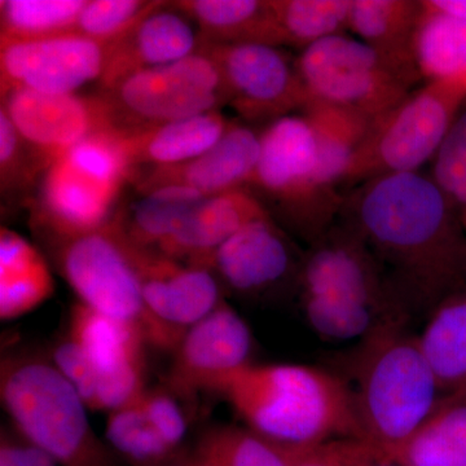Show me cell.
Masks as SVG:
<instances>
[{
  "label": "cell",
  "mask_w": 466,
  "mask_h": 466,
  "mask_svg": "<svg viewBox=\"0 0 466 466\" xmlns=\"http://www.w3.org/2000/svg\"><path fill=\"white\" fill-rule=\"evenodd\" d=\"M341 223L370 251L398 299L440 305L466 280V232L431 177L386 175L343 198Z\"/></svg>",
  "instance_id": "1"
},
{
  "label": "cell",
  "mask_w": 466,
  "mask_h": 466,
  "mask_svg": "<svg viewBox=\"0 0 466 466\" xmlns=\"http://www.w3.org/2000/svg\"><path fill=\"white\" fill-rule=\"evenodd\" d=\"M250 431L279 447L361 438L354 397L343 377L300 364L249 366L214 385Z\"/></svg>",
  "instance_id": "2"
},
{
  "label": "cell",
  "mask_w": 466,
  "mask_h": 466,
  "mask_svg": "<svg viewBox=\"0 0 466 466\" xmlns=\"http://www.w3.org/2000/svg\"><path fill=\"white\" fill-rule=\"evenodd\" d=\"M354 352L351 380L361 438L385 452L410 437L441 397L419 336L398 320L380 324Z\"/></svg>",
  "instance_id": "3"
},
{
  "label": "cell",
  "mask_w": 466,
  "mask_h": 466,
  "mask_svg": "<svg viewBox=\"0 0 466 466\" xmlns=\"http://www.w3.org/2000/svg\"><path fill=\"white\" fill-rule=\"evenodd\" d=\"M0 398L21 440L58 466H116L112 449L92 429L87 404L51 359H3Z\"/></svg>",
  "instance_id": "4"
},
{
  "label": "cell",
  "mask_w": 466,
  "mask_h": 466,
  "mask_svg": "<svg viewBox=\"0 0 466 466\" xmlns=\"http://www.w3.org/2000/svg\"><path fill=\"white\" fill-rule=\"evenodd\" d=\"M258 189L312 244L339 220L343 198L325 180L317 137L303 113L276 119L260 134V155L249 189Z\"/></svg>",
  "instance_id": "5"
},
{
  "label": "cell",
  "mask_w": 466,
  "mask_h": 466,
  "mask_svg": "<svg viewBox=\"0 0 466 466\" xmlns=\"http://www.w3.org/2000/svg\"><path fill=\"white\" fill-rule=\"evenodd\" d=\"M119 134L113 130L92 135L46 170L41 219L58 240L112 222L119 192L134 177Z\"/></svg>",
  "instance_id": "6"
},
{
  "label": "cell",
  "mask_w": 466,
  "mask_h": 466,
  "mask_svg": "<svg viewBox=\"0 0 466 466\" xmlns=\"http://www.w3.org/2000/svg\"><path fill=\"white\" fill-rule=\"evenodd\" d=\"M465 95L428 82L375 119L343 177L342 186L386 175L417 173L437 155Z\"/></svg>",
  "instance_id": "7"
},
{
  "label": "cell",
  "mask_w": 466,
  "mask_h": 466,
  "mask_svg": "<svg viewBox=\"0 0 466 466\" xmlns=\"http://www.w3.org/2000/svg\"><path fill=\"white\" fill-rule=\"evenodd\" d=\"M296 63L311 101L354 110L370 121L400 106L421 78L346 34L309 46Z\"/></svg>",
  "instance_id": "8"
},
{
  "label": "cell",
  "mask_w": 466,
  "mask_h": 466,
  "mask_svg": "<svg viewBox=\"0 0 466 466\" xmlns=\"http://www.w3.org/2000/svg\"><path fill=\"white\" fill-rule=\"evenodd\" d=\"M61 272L79 302L95 311L135 325L149 345L174 351L182 334L159 323L144 303L139 280L113 222L60 240Z\"/></svg>",
  "instance_id": "9"
},
{
  "label": "cell",
  "mask_w": 466,
  "mask_h": 466,
  "mask_svg": "<svg viewBox=\"0 0 466 466\" xmlns=\"http://www.w3.org/2000/svg\"><path fill=\"white\" fill-rule=\"evenodd\" d=\"M101 95L119 131L179 121L228 106L219 66L200 50L167 66L135 73Z\"/></svg>",
  "instance_id": "10"
},
{
  "label": "cell",
  "mask_w": 466,
  "mask_h": 466,
  "mask_svg": "<svg viewBox=\"0 0 466 466\" xmlns=\"http://www.w3.org/2000/svg\"><path fill=\"white\" fill-rule=\"evenodd\" d=\"M198 50L216 60L228 106L247 121H276L311 103L296 60L268 45H208Z\"/></svg>",
  "instance_id": "11"
},
{
  "label": "cell",
  "mask_w": 466,
  "mask_h": 466,
  "mask_svg": "<svg viewBox=\"0 0 466 466\" xmlns=\"http://www.w3.org/2000/svg\"><path fill=\"white\" fill-rule=\"evenodd\" d=\"M67 337L76 343L96 373L90 410L112 412L146 391V346L139 328L78 302L70 311Z\"/></svg>",
  "instance_id": "12"
},
{
  "label": "cell",
  "mask_w": 466,
  "mask_h": 466,
  "mask_svg": "<svg viewBox=\"0 0 466 466\" xmlns=\"http://www.w3.org/2000/svg\"><path fill=\"white\" fill-rule=\"evenodd\" d=\"M108 45L78 33L36 41L0 42L2 96L14 90L50 95L76 94L100 82Z\"/></svg>",
  "instance_id": "13"
},
{
  "label": "cell",
  "mask_w": 466,
  "mask_h": 466,
  "mask_svg": "<svg viewBox=\"0 0 466 466\" xmlns=\"http://www.w3.org/2000/svg\"><path fill=\"white\" fill-rule=\"evenodd\" d=\"M302 297L348 300L395 319L397 302L375 257L343 223L314 242L299 272Z\"/></svg>",
  "instance_id": "14"
},
{
  "label": "cell",
  "mask_w": 466,
  "mask_h": 466,
  "mask_svg": "<svg viewBox=\"0 0 466 466\" xmlns=\"http://www.w3.org/2000/svg\"><path fill=\"white\" fill-rule=\"evenodd\" d=\"M2 108L46 170L76 144L92 135L118 130L103 95H50L14 90L3 95Z\"/></svg>",
  "instance_id": "15"
},
{
  "label": "cell",
  "mask_w": 466,
  "mask_h": 466,
  "mask_svg": "<svg viewBox=\"0 0 466 466\" xmlns=\"http://www.w3.org/2000/svg\"><path fill=\"white\" fill-rule=\"evenodd\" d=\"M251 348L249 325L222 300L183 334L174 350L167 390L177 398L211 391L220 379L251 364Z\"/></svg>",
  "instance_id": "16"
},
{
  "label": "cell",
  "mask_w": 466,
  "mask_h": 466,
  "mask_svg": "<svg viewBox=\"0 0 466 466\" xmlns=\"http://www.w3.org/2000/svg\"><path fill=\"white\" fill-rule=\"evenodd\" d=\"M116 229L139 280L144 303L159 323L183 336L222 302L219 281L210 269L137 247Z\"/></svg>",
  "instance_id": "17"
},
{
  "label": "cell",
  "mask_w": 466,
  "mask_h": 466,
  "mask_svg": "<svg viewBox=\"0 0 466 466\" xmlns=\"http://www.w3.org/2000/svg\"><path fill=\"white\" fill-rule=\"evenodd\" d=\"M260 155V134L232 124L213 147L198 157L174 167H152L135 175L142 195L167 187H182L211 198L235 189L249 188Z\"/></svg>",
  "instance_id": "18"
},
{
  "label": "cell",
  "mask_w": 466,
  "mask_h": 466,
  "mask_svg": "<svg viewBox=\"0 0 466 466\" xmlns=\"http://www.w3.org/2000/svg\"><path fill=\"white\" fill-rule=\"evenodd\" d=\"M158 2L118 41L108 46V56L99 85L108 91L127 76L195 54L200 38L191 21L173 5Z\"/></svg>",
  "instance_id": "19"
},
{
  "label": "cell",
  "mask_w": 466,
  "mask_h": 466,
  "mask_svg": "<svg viewBox=\"0 0 466 466\" xmlns=\"http://www.w3.org/2000/svg\"><path fill=\"white\" fill-rule=\"evenodd\" d=\"M271 217L249 188L205 198L184 218L173 235L155 249L170 258L208 268L220 245L256 220Z\"/></svg>",
  "instance_id": "20"
},
{
  "label": "cell",
  "mask_w": 466,
  "mask_h": 466,
  "mask_svg": "<svg viewBox=\"0 0 466 466\" xmlns=\"http://www.w3.org/2000/svg\"><path fill=\"white\" fill-rule=\"evenodd\" d=\"M291 266L287 236L269 217L249 223L220 245L208 268L229 289L254 294L283 280Z\"/></svg>",
  "instance_id": "21"
},
{
  "label": "cell",
  "mask_w": 466,
  "mask_h": 466,
  "mask_svg": "<svg viewBox=\"0 0 466 466\" xmlns=\"http://www.w3.org/2000/svg\"><path fill=\"white\" fill-rule=\"evenodd\" d=\"M232 122L220 110L137 130L121 131L119 139L128 162L137 167H174L213 148Z\"/></svg>",
  "instance_id": "22"
},
{
  "label": "cell",
  "mask_w": 466,
  "mask_h": 466,
  "mask_svg": "<svg viewBox=\"0 0 466 466\" xmlns=\"http://www.w3.org/2000/svg\"><path fill=\"white\" fill-rule=\"evenodd\" d=\"M171 5L198 25L200 43L283 47L271 0H182Z\"/></svg>",
  "instance_id": "23"
},
{
  "label": "cell",
  "mask_w": 466,
  "mask_h": 466,
  "mask_svg": "<svg viewBox=\"0 0 466 466\" xmlns=\"http://www.w3.org/2000/svg\"><path fill=\"white\" fill-rule=\"evenodd\" d=\"M420 16V2L352 0L349 32L392 63L420 76L415 60Z\"/></svg>",
  "instance_id": "24"
},
{
  "label": "cell",
  "mask_w": 466,
  "mask_h": 466,
  "mask_svg": "<svg viewBox=\"0 0 466 466\" xmlns=\"http://www.w3.org/2000/svg\"><path fill=\"white\" fill-rule=\"evenodd\" d=\"M419 339L441 400L466 403V291L435 306Z\"/></svg>",
  "instance_id": "25"
},
{
  "label": "cell",
  "mask_w": 466,
  "mask_h": 466,
  "mask_svg": "<svg viewBox=\"0 0 466 466\" xmlns=\"http://www.w3.org/2000/svg\"><path fill=\"white\" fill-rule=\"evenodd\" d=\"M55 281L38 249L17 232H0V318L15 320L50 299Z\"/></svg>",
  "instance_id": "26"
},
{
  "label": "cell",
  "mask_w": 466,
  "mask_h": 466,
  "mask_svg": "<svg viewBox=\"0 0 466 466\" xmlns=\"http://www.w3.org/2000/svg\"><path fill=\"white\" fill-rule=\"evenodd\" d=\"M385 455L400 466H466V403L441 400L416 431Z\"/></svg>",
  "instance_id": "27"
},
{
  "label": "cell",
  "mask_w": 466,
  "mask_h": 466,
  "mask_svg": "<svg viewBox=\"0 0 466 466\" xmlns=\"http://www.w3.org/2000/svg\"><path fill=\"white\" fill-rule=\"evenodd\" d=\"M415 60L421 78L451 86L466 96V21L421 7Z\"/></svg>",
  "instance_id": "28"
},
{
  "label": "cell",
  "mask_w": 466,
  "mask_h": 466,
  "mask_svg": "<svg viewBox=\"0 0 466 466\" xmlns=\"http://www.w3.org/2000/svg\"><path fill=\"white\" fill-rule=\"evenodd\" d=\"M208 198L201 193L182 187H167L140 195L113 222L126 240L144 249H157L175 232L187 214Z\"/></svg>",
  "instance_id": "29"
},
{
  "label": "cell",
  "mask_w": 466,
  "mask_h": 466,
  "mask_svg": "<svg viewBox=\"0 0 466 466\" xmlns=\"http://www.w3.org/2000/svg\"><path fill=\"white\" fill-rule=\"evenodd\" d=\"M300 113L309 119L317 137L325 180L339 189L373 121L354 110L321 101H311Z\"/></svg>",
  "instance_id": "30"
},
{
  "label": "cell",
  "mask_w": 466,
  "mask_h": 466,
  "mask_svg": "<svg viewBox=\"0 0 466 466\" xmlns=\"http://www.w3.org/2000/svg\"><path fill=\"white\" fill-rule=\"evenodd\" d=\"M283 46L306 50L349 32L352 0H271Z\"/></svg>",
  "instance_id": "31"
},
{
  "label": "cell",
  "mask_w": 466,
  "mask_h": 466,
  "mask_svg": "<svg viewBox=\"0 0 466 466\" xmlns=\"http://www.w3.org/2000/svg\"><path fill=\"white\" fill-rule=\"evenodd\" d=\"M86 0H2L0 42L36 41L76 33Z\"/></svg>",
  "instance_id": "32"
},
{
  "label": "cell",
  "mask_w": 466,
  "mask_h": 466,
  "mask_svg": "<svg viewBox=\"0 0 466 466\" xmlns=\"http://www.w3.org/2000/svg\"><path fill=\"white\" fill-rule=\"evenodd\" d=\"M140 397L108 413L106 426L108 446L133 466L171 464L177 452L150 424Z\"/></svg>",
  "instance_id": "33"
},
{
  "label": "cell",
  "mask_w": 466,
  "mask_h": 466,
  "mask_svg": "<svg viewBox=\"0 0 466 466\" xmlns=\"http://www.w3.org/2000/svg\"><path fill=\"white\" fill-rule=\"evenodd\" d=\"M302 308L309 327L330 341L363 339L380 324L398 320L382 318L367 306L327 297H302Z\"/></svg>",
  "instance_id": "34"
},
{
  "label": "cell",
  "mask_w": 466,
  "mask_h": 466,
  "mask_svg": "<svg viewBox=\"0 0 466 466\" xmlns=\"http://www.w3.org/2000/svg\"><path fill=\"white\" fill-rule=\"evenodd\" d=\"M198 451L218 466H288L280 447L247 428L214 429L205 435Z\"/></svg>",
  "instance_id": "35"
},
{
  "label": "cell",
  "mask_w": 466,
  "mask_h": 466,
  "mask_svg": "<svg viewBox=\"0 0 466 466\" xmlns=\"http://www.w3.org/2000/svg\"><path fill=\"white\" fill-rule=\"evenodd\" d=\"M157 5L158 2L143 0H86L76 20V33L112 45Z\"/></svg>",
  "instance_id": "36"
},
{
  "label": "cell",
  "mask_w": 466,
  "mask_h": 466,
  "mask_svg": "<svg viewBox=\"0 0 466 466\" xmlns=\"http://www.w3.org/2000/svg\"><path fill=\"white\" fill-rule=\"evenodd\" d=\"M280 450L288 466H381L389 461L380 447L358 437L330 438Z\"/></svg>",
  "instance_id": "37"
},
{
  "label": "cell",
  "mask_w": 466,
  "mask_h": 466,
  "mask_svg": "<svg viewBox=\"0 0 466 466\" xmlns=\"http://www.w3.org/2000/svg\"><path fill=\"white\" fill-rule=\"evenodd\" d=\"M434 157L431 179L447 200L466 210V113L455 119Z\"/></svg>",
  "instance_id": "38"
},
{
  "label": "cell",
  "mask_w": 466,
  "mask_h": 466,
  "mask_svg": "<svg viewBox=\"0 0 466 466\" xmlns=\"http://www.w3.org/2000/svg\"><path fill=\"white\" fill-rule=\"evenodd\" d=\"M140 400L144 412L159 437L171 450L177 452L186 438L188 426L177 397L167 389H146Z\"/></svg>",
  "instance_id": "39"
},
{
  "label": "cell",
  "mask_w": 466,
  "mask_h": 466,
  "mask_svg": "<svg viewBox=\"0 0 466 466\" xmlns=\"http://www.w3.org/2000/svg\"><path fill=\"white\" fill-rule=\"evenodd\" d=\"M26 148L23 139L5 109H0V179L2 191L25 186L35 171L27 164Z\"/></svg>",
  "instance_id": "40"
},
{
  "label": "cell",
  "mask_w": 466,
  "mask_h": 466,
  "mask_svg": "<svg viewBox=\"0 0 466 466\" xmlns=\"http://www.w3.org/2000/svg\"><path fill=\"white\" fill-rule=\"evenodd\" d=\"M51 360L67 381L75 386L90 410L95 397L96 373L84 351L66 336L52 350Z\"/></svg>",
  "instance_id": "41"
},
{
  "label": "cell",
  "mask_w": 466,
  "mask_h": 466,
  "mask_svg": "<svg viewBox=\"0 0 466 466\" xmlns=\"http://www.w3.org/2000/svg\"><path fill=\"white\" fill-rule=\"evenodd\" d=\"M0 466H58L43 451L35 449L24 440L16 441L2 433L0 441Z\"/></svg>",
  "instance_id": "42"
},
{
  "label": "cell",
  "mask_w": 466,
  "mask_h": 466,
  "mask_svg": "<svg viewBox=\"0 0 466 466\" xmlns=\"http://www.w3.org/2000/svg\"><path fill=\"white\" fill-rule=\"evenodd\" d=\"M422 9L466 21V0H422Z\"/></svg>",
  "instance_id": "43"
},
{
  "label": "cell",
  "mask_w": 466,
  "mask_h": 466,
  "mask_svg": "<svg viewBox=\"0 0 466 466\" xmlns=\"http://www.w3.org/2000/svg\"><path fill=\"white\" fill-rule=\"evenodd\" d=\"M189 465L191 466H218L216 462L213 461L208 456L205 455V453L200 452L198 450V452L195 453V456L191 460H189Z\"/></svg>",
  "instance_id": "44"
},
{
  "label": "cell",
  "mask_w": 466,
  "mask_h": 466,
  "mask_svg": "<svg viewBox=\"0 0 466 466\" xmlns=\"http://www.w3.org/2000/svg\"><path fill=\"white\" fill-rule=\"evenodd\" d=\"M164 466H191L189 465V461L187 462H171V464L164 465Z\"/></svg>",
  "instance_id": "45"
},
{
  "label": "cell",
  "mask_w": 466,
  "mask_h": 466,
  "mask_svg": "<svg viewBox=\"0 0 466 466\" xmlns=\"http://www.w3.org/2000/svg\"><path fill=\"white\" fill-rule=\"evenodd\" d=\"M381 466H400V465L395 464V462L386 461L385 464H382Z\"/></svg>",
  "instance_id": "46"
},
{
  "label": "cell",
  "mask_w": 466,
  "mask_h": 466,
  "mask_svg": "<svg viewBox=\"0 0 466 466\" xmlns=\"http://www.w3.org/2000/svg\"><path fill=\"white\" fill-rule=\"evenodd\" d=\"M462 226H464V229L466 232V210L464 211V217H462Z\"/></svg>",
  "instance_id": "47"
}]
</instances>
